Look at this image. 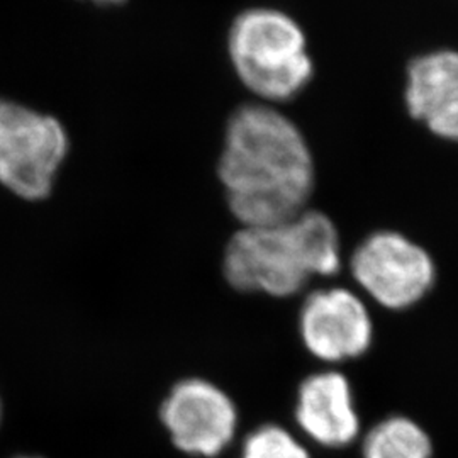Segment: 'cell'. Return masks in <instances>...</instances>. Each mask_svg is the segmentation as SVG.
<instances>
[{"mask_svg": "<svg viewBox=\"0 0 458 458\" xmlns=\"http://www.w3.org/2000/svg\"><path fill=\"white\" fill-rule=\"evenodd\" d=\"M217 174L243 226H270L306 211L316 182L306 138L265 102L245 104L229 117Z\"/></svg>", "mask_w": 458, "mask_h": 458, "instance_id": "obj_1", "label": "cell"}, {"mask_svg": "<svg viewBox=\"0 0 458 458\" xmlns=\"http://www.w3.org/2000/svg\"><path fill=\"white\" fill-rule=\"evenodd\" d=\"M342 268L340 236L327 214L306 209L284 223L243 226L229 240L223 270L240 293L291 297Z\"/></svg>", "mask_w": 458, "mask_h": 458, "instance_id": "obj_2", "label": "cell"}, {"mask_svg": "<svg viewBox=\"0 0 458 458\" xmlns=\"http://www.w3.org/2000/svg\"><path fill=\"white\" fill-rule=\"evenodd\" d=\"M228 55L240 82L265 104L293 100L314 77L306 31L277 7H250L234 17Z\"/></svg>", "mask_w": 458, "mask_h": 458, "instance_id": "obj_3", "label": "cell"}, {"mask_svg": "<svg viewBox=\"0 0 458 458\" xmlns=\"http://www.w3.org/2000/svg\"><path fill=\"white\" fill-rule=\"evenodd\" d=\"M68 147V134L56 117L0 98V183L13 194L47 199Z\"/></svg>", "mask_w": 458, "mask_h": 458, "instance_id": "obj_4", "label": "cell"}, {"mask_svg": "<svg viewBox=\"0 0 458 458\" xmlns=\"http://www.w3.org/2000/svg\"><path fill=\"white\" fill-rule=\"evenodd\" d=\"M355 282L382 308L403 311L423 301L437 280V267L423 246L397 231H376L350 259Z\"/></svg>", "mask_w": 458, "mask_h": 458, "instance_id": "obj_5", "label": "cell"}, {"mask_svg": "<svg viewBox=\"0 0 458 458\" xmlns=\"http://www.w3.org/2000/svg\"><path fill=\"white\" fill-rule=\"evenodd\" d=\"M160 418L172 442L191 455L216 457L238 426V411L228 394L204 378H185L165 397Z\"/></svg>", "mask_w": 458, "mask_h": 458, "instance_id": "obj_6", "label": "cell"}, {"mask_svg": "<svg viewBox=\"0 0 458 458\" xmlns=\"http://www.w3.org/2000/svg\"><path fill=\"white\" fill-rule=\"evenodd\" d=\"M299 335L312 357L340 363L369 352L374 323L359 295L344 287H327L306 297L299 311Z\"/></svg>", "mask_w": 458, "mask_h": 458, "instance_id": "obj_7", "label": "cell"}, {"mask_svg": "<svg viewBox=\"0 0 458 458\" xmlns=\"http://www.w3.org/2000/svg\"><path fill=\"white\" fill-rule=\"evenodd\" d=\"M404 102L412 119L458 143V49H431L406 68Z\"/></svg>", "mask_w": 458, "mask_h": 458, "instance_id": "obj_8", "label": "cell"}, {"mask_svg": "<svg viewBox=\"0 0 458 458\" xmlns=\"http://www.w3.org/2000/svg\"><path fill=\"white\" fill-rule=\"evenodd\" d=\"M295 421L310 438L327 448L353 442L360 420L346 377L335 370L306 377L297 389Z\"/></svg>", "mask_w": 458, "mask_h": 458, "instance_id": "obj_9", "label": "cell"}, {"mask_svg": "<svg viewBox=\"0 0 458 458\" xmlns=\"http://www.w3.org/2000/svg\"><path fill=\"white\" fill-rule=\"evenodd\" d=\"M431 454L425 429L406 416L382 420L363 438V458H431Z\"/></svg>", "mask_w": 458, "mask_h": 458, "instance_id": "obj_10", "label": "cell"}, {"mask_svg": "<svg viewBox=\"0 0 458 458\" xmlns=\"http://www.w3.org/2000/svg\"><path fill=\"white\" fill-rule=\"evenodd\" d=\"M242 458H310V454L285 428L263 425L246 437Z\"/></svg>", "mask_w": 458, "mask_h": 458, "instance_id": "obj_11", "label": "cell"}, {"mask_svg": "<svg viewBox=\"0 0 458 458\" xmlns=\"http://www.w3.org/2000/svg\"><path fill=\"white\" fill-rule=\"evenodd\" d=\"M98 5H119V4H124L126 0H90Z\"/></svg>", "mask_w": 458, "mask_h": 458, "instance_id": "obj_12", "label": "cell"}, {"mask_svg": "<svg viewBox=\"0 0 458 458\" xmlns=\"http://www.w3.org/2000/svg\"><path fill=\"white\" fill-rule=\"evenodd\" d=\"M21 458H33V457H21Z\"/></svg>", "mask_w": 458, "mask_h": 458, "instance_id": "obj_13", "label": "cell"}]
</instances>
